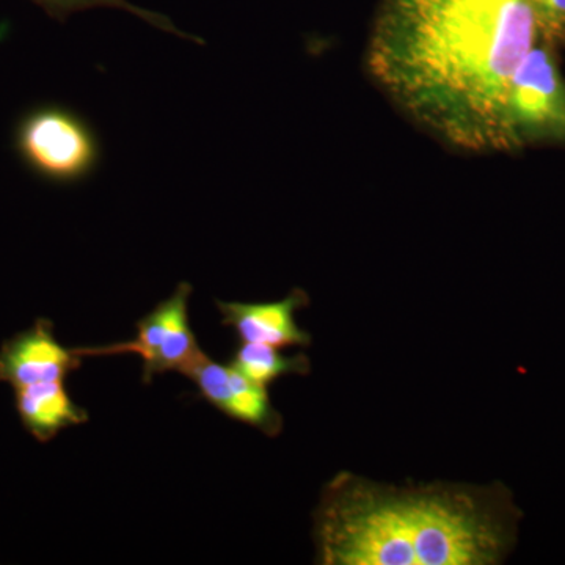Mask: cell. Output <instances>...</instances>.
Wrapping results in <instances>:
<instances>
[{
  "label": "cell",
  "instance_id": "5",
  "mask_svg": "<svg viewBox=\"0 0 565 565\" xmlns=\"http://www.w3.org/2000/svg\"><path fill=\"white\" fill-rule=\"evenodd\" d=\"M191 296V282L182 281L169 299L137 321L136 338L122 343L76 348L77 352L84 359L134 353L143 360L145 384H150L156 374L182 373L202 352L189 321Z\"/></svg>",
  "mask_w": 565,
  "mask_h": 565
},
{
  "label": "cell",
  "instance_id": "8",
  "mask_svg": "<svg viewBox=\"0 0 565 565\" xmlns=\"http://www.w3.org/2000/svg\"><path fill=\"white\" fill-rule=\"evenodd\" d=\"M222 323L236 332L239 343L274 345V348H308L313 343L310 332L296 321V313L310 305L303 289H292L277 302H222L215 300Z\"/></svg>",
  "mask_w": 565,
  "mask_h": 565
},
{
  "label": "cell",
  "instance_id": "1",
  "mask_svg": "<svg viewBox=\"0 0 565 565\" xmlns=\"http://www.w3.org/2000/svg\"><path fill=\"white\" fill-rule=\"evenodd\" d=\"M537 41L530 0H381L366 68L386 98L441 143L509 151V85Z\"/></svg>",
  "mask_w": 565,
  "mask_h": 565
},
{
  "label": "cell",
  "instance_id": "2",
  "mask_svg": "<svg viewBox=\"0 0 565 565\" xmlns=\"http://www.w3.org/2000/svg\"><path fill=\"white\" fill-rule=\"evenodd\" d=\"M522 511L501 482L394 486L340 471L313 512L321 565H500Z\"/></svg>",
  "mask_w": 565,
  "mask_h": 565
},
{
  "label": "cell",
  "instance_id": "11",
  "mask_svg": "<svg viewBox=\"0 0 565 565\" xmlns=\"http://www.w3.org/2000/svg\"><path fill=\"white\" fill-rule=\"evenodd\" d=\"M32 2L46 11L47 17H51L52 20L62 22V24L68 20L71 14L79 13V11L92 9L125 10L132 13L134 17L140 18V20L147 21L148 24L154 25L159 31L173 33V35L181 36V39L204 44V41L199 39V36L181 32L180 29H177V25H174L166 14L140 9V7L134 6V3L128 2V0H32Z\"/></svg>",
  "mask_w": 565,
  "mask_h": 565
},
{
  "label": "cell",
  "instance_id": "4",
  "mask_svg": "<svg viewBox=\"0 0 565 565\" xmlns=\"http://www.w3.org/2000/svg\"><path fill=\"white\" fill-rule=\"evenodd\" d=\"M509 151L565 141V81L550 44L539 40L509 85L504 107Z\"/></svg>",
  "mask_w": 565,
  "mask_h": 565
},
{
  "label": "cell",
  "instance_id": "9",
  "mask_svg": "<svg viewBox=\"0 0 565 565\" xmlns=\"http://www.w3.org/2000/svg\"><path fill=\"white\" fill-rule=\"evenodd\" d=\"M14 404L22 427L40 444L88 422L87 411L71 399L65 382L14 390Z\"/></svg>",
  "mask_w": 565,
  "mask_h": 565
},
{
  "label": "cell",
  "instance_id": "6",
  "mask_svg": "<svg viewBox=\"0 0 565 565\" xmlns=\"http://www.w3.org/2000/svg\"><path fill=\"white\" fill-rule=\"evenodd\" d=\"M193 382L200 396L223 415L262 430L267 437H278L282 416L270 403L269 392L233 367L212 360L203 351L181 373Z\"/></svg>",
  "mask_w": 565,
  "mask_h": 565
},
{
  "label": "cell",
  "instance_id": "12",
  "mask_svg": "<svg viewBox=\"0 0 565 565\" xmlns=\"http://www.w3.org/2000/svg\"><path fill=\"white\" fill-rule=\"evenodd\" d=\"M539 40L544 43H565V0H530Z\"/></svg>",
  "mask_w": 565,
  "mask_h": 565
},
{
  "label": "cell",
  "instance_id": "10",
  "mask_svg": "<svg viewBox=\"0 0 565 565\" xmlns=\"http://www.w3.org/2000/svg\"><path fill=\"white\" fill-rule=\"evenodd\" d=\"M230 364L264 388L286 375L311 373V362L305 353L286 355L281 349L267 344L241 343L234 349Z\"/></svg>",
  "mask_w": 565,
  "mask_h": 565
},
{
  "label": "cell",
  "instance_id": "3",
  "mask_svg": "<svg viewBox=\"0 0 565 565\" xmlns=\"http://www.w3.org/2000/svg\"><path fill=\"white\" fill-rule=\"evenodd\" d=\"M13 151L29 172L55 185L87 180L103 158L102 140L90 122L57 103L39 104L18 118Z\"/></svg>",
  "mask_w": 565,
  "mask_h": 565
},
{
  "label": "cell",
  "instance_id": "7",
  "mask_svg": "<svg viewBox=\"0 0 565 565\" xmlns=\"http://www.w3.org/2000/svg\"><path fill=\"white\" fill-rule=\"evenodd\" d=\"M84 356L77 349L58 343L54 323L40 318L31 329L3 341L0 348V384L11 388L66 382L68 375L79 370Z\"/></svg>",
  "mask_w": 565,
  "mask_h": 565
}]
</instances>
